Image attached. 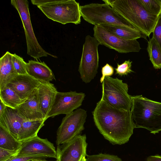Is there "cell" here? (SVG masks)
<instances>
[{"label": "cell", "instance_id": "cell-1", "mask_svg": "<svg viewBox=\"0 0 161 161\" xmlns=\"http://www.w3.org/2000/svg\"><path fill=\"white\" fill-rule=\"evenodd\" d=\"M92 114L99 132L113 145L128 142L136 128L131 110L114 108L102 99L97 103Z\"/></svg>", "mask_w": 161, "mask_h": 161}, {"label": "cell", "instance_id": "cell-2", "mask_svg": "<svg viewBox=\"0 0 161 161\" xmlns=\"http://www.w3.org/2000/svg\"><path fill=\"white\" fill-rule=\"evenodd\" d=\"M114 9L141 32L149 37L158 16L148 13L138 0H103Z\"/></svg>", "mask_w": 161, "mask_h": 161}, {"label": "cell", "instance_id": "cell-3", "mask_svg": "<svg viewBox=\"0 0 161 161\" xmlns=\"http://www.w3.org/2000/svg\"><path fill=\"white\" fill-rule=\"evenodd\" d=\"M131 110L136 128H142L154 134L161 131V103L142 95L132 96Z\"/></svg>", "mask_w": 161, "mask_h": 161}, {"label": "cell", "instance_id": "cell-4", "mask_svg": "<svg viewBox=\"0 0 161 161\" xmlns=\"http://www.w3.org/2000/svg\"><path fill=\"white\" fill-rule=\"evenodd\" d=\"M80 11L83 19L91 24L113 25L140 31L114 9L106 3H91L80 6Z\"/></svg>", "mask_w": 161, "mask_h": 161}, {"label": "cell", "instance_id": "cell-5", "mask_svg": "<svg viewBox=\"0 0 161 161\" xmlns=\"http://www.w3.org/2000/svg\"><path fill=\"white\" fill-rule=\"evenodd\" d=\"M79 3L75 0H51L37 6L49 19L62 24H80L81 15Z\"/></svg>", "mask_w": 161, "mask_h": 161}, {"label": "cell", "instance_id": "cell-6", "mask_svg": "<svg viewBox=\"0 0 161 161\" xmlns=\"http://www.w3.org/2000/svg\"><path fill=\"white\" fill-rule=\"evenodd\" d=\"M101 98L109 105L118 109L131 110V96L128 93L127 84L117 78L106 76L102 83Z\"/></svg>", "mask_w": 161, "mask_h": 161}, {"label": "cell", "instance_id": "cell-7", "mask_svg": "<svg viewBox=\"0 0 161 161\" xmlns=\"http://www.w3.org/2000/svg\"><path fill=\"white\" fill-rule=\"evenodd\" d=\"M11 4L19 13L25 34L27 54L36 59L48 55L57 57L47 52L39 44L34 34L29 11V2L27 0H11Z\"/></svg>", "mask_w": 161, "mask_h": 161}, {"label": "cell", "instance_id": "cell-8", "mask_svg": "<svg viewBox=\"0 0 161 161\" xmlns=\"http://www.w3.org/2000/svg\"><path fill=\"white\" fill-rule=\"evenodd\" d=\"M99 45L100 42L94 37L90 35L86 37L78 68L81 78L86 83L90 82L97 73Z\"/></svg>", "mask_w": 161, "mask_h": 161}, {"label": "cell", "instance_id": "cell-9", "mask_svg": "<svg viewBox=\"0 0 161 161\" xmlns=\"http://www.w3.org/2000/svg\"><path fill=\"white\" fill-rule=\"evenodd\" d=\"M87 116L86 111L81 108L66 115L57 131V145L67 142L79 135L84 129Z\"/></svg>", "mask_w": 161, "mask_h": 161}, {"label": "cell", "instance_id": "cell-10", "mask_svg": "<svg viewBox=\"0 0 161 161\" xmlns=\"http://www.w3.org/2000/svg\"><path fill=\"white\" fill-rule=\"evenodd\" d=\"M93 31L94 37L100 45L114 49L119 53L138 52L141 49L140 44L136 39L130 40L122 38L99 25H94Z\"/></svg>", "mask_w": 161, "mask_h": 161}, {"label": "cell", "instance_id": "cell-11", "mask_svg": "<svg viewBox=\"0 0 161 161\" xmlns=\"http://www.w3.org/2000/svg\"><path fill=\"white\" fill-rule=\"evenodd\" d=\"M85 96L84 93L76 91L57 92L47 118L71 113L81 105Z\"/></svg>", "mask_w": 161, "mask_h": 161}, {"label": "cell", "instance_id": "cell-12", "mask_svg": "<svg viewBox=\"0 0 161 161\" xmlns=\"http://www.w3.org/2000/svg\"><path fill=\"white\" fill-rule=\"evenodd\" d=\"M87 144L86 135H79L70 141L57 146L58 161H80L86 156Z\"/></svg>", "mask_w": 161, "mask_h": 161}, {"label": "cell", "instance_id": "cell-13", "mask_svg": "<svg viewBox=\"0 0 161 161\" xmlns=\"http://www.w3.org/2000/svg\"><path fill=\"white\" fill-rule=\"evenodd\" d=\"M17 154H40L57 158L53 144L47 139L41 138L38 136L22 142Z\"/></svg>", "mask_w": 161, "mask_h": 161}, {"label": "cell", "instance_id": "cell-14", "mask_svg": "<svg viewBox=\"0 0 161 161\" xmlns=\"http://www.w3.org/2000/svg\"><path fill=\"white\" fill-rule=\"evenodd\" d=\"M41 82L28 74L17 75L5 86L11 89L22 100L25 101L37 88Z\"/></svg>", "mask_w": 161, "mask_h": 161}, {"label": "cell", "instance_id": "cell-15", "mask_svg": "<svg viewBox=\"0 0 161 161\" xmlns=\"http://www.w3.org/2000/svg\"><path fill=\"white\" fill-rule=\"evenodd\" d=\"M37 89L40 108L46 120L58 91L50 82H41Z\"/></svg>", "mask_w": 161, "mask_h": 161}, {"label": "cell", "instance_id": "cell-16", "mask_svg": "<svg viewBox=\"0 0 161 161\" xmlns=\"http://www.w3.org/2000/svg\"><path fill=\"white\" fill-rule=\"evenodd\" d=\"M16 109L25 120L45 119L40 108L37 89Z\"/></svg>", "mask_w": 161, "mask_h": 161}, {"label": "cell", "instance_id": "cell-17", "mask_svg": "<svg viewBox=\"0 0 161 161\" xmlns=\"http://www.w3.org/2000/svg\"><path fill=\"white\" fill-rule=\"evenodd\" d=\"M25 120L17 109L6 106L3 115L0 117V126L18 140L20 130Z\"/></svg>", "mask_w": 161, "mask_h": 161}, {"label": "cell", "instance_id": "cell-18", "mask_svg": "<svg viewBox=\"0 0 161 161\" xmlns=\"http://www.w3.org/2000/svg\"><path fill=\"white\" fill-rule=\"evenodd\" d=\"M27 74L40 82H50L55 79L51 69L44 62L29 60L26 64Z\"/></svg>", "mask_w": 161, "mask_h": 161}, {"label": "cell", "instance_id": "cell-19", "mask_svg": "<svg viewBox=\"0 0 161 161\" xmlns=\"http://www.w3.org/2000/svg\"><path fill=\"white\" fill-rule=\"evenodd\" d=\"M17 75L13 65L12 54L7 51L0 59V89Z\"/></svg>", "mask_w": 161, "mask_h": 161}, {"label": "cell", "instance_id": "cell-20", "mask_svg": "<svg viewBox=\"0 0 161 161\" xmlns=\"http://www.w3.org/2000/svg\"><path fill=\"white\" fill-rule=\"evenodd\" d=\"M45 119L25 120L20 130L18 140L23 142L37 136L40 130L44 125Z\"/></svg>", "mask_w": 161, "mask_h": 161}, {"label": "cell", "instance_id": "cell-21", "mask_svg": "<svg viewBox=\"0 0 161 161\" xmlns=\"http://www.w3.org/2000/svg\"><path fill=\"white\" fill-rule=\"evenodd\" d=\"M99 25L113 34L123 39L132 40L143 38L147 40V36L138 31L106 24Z\"/></svg>", "mask_w": 161, "mask_h": 161}, {"label": "cell", "instance_id": "cell-22", "mask_svg": "<svg viewBox=\"0 0 161 161\" xmlns=\"http://www.w3.org/2000/svg\"><path fill=\"white\" fill-rule=\"evenodd\" d=\"M22 143L8 131L0 126V148L19 152Z\"/></svg>", "mask_w": 161, "mask_h": 161}, {"label": "cell", "instance_id": "cell-23", "mask_svg": "<svg viewBox=\"0 0 161 161\" xmlns=\"http://www.w3.org/2000/svg\"><path fill=\"white\" fill-rule=\"evenodd\" d=\"M0 99L6 106L14 109H16L25 101L22 100L14 90L7 86L0 89Z\"/></svg>", "mask_w": 161, "mask_h": 161}, {"label": "cell", "instance_id": "cell-24", "mask_svg": "<svg viewBox=\"0 0 161 161\" xmlns=\"http://www.w3.org/2000/svg\"><path fill=\"white\" fill-rule=\"evenodd\" d=\"M147 50L149 59L156 69L161 68V49L157 41L152 37L148 42Z\"/></svg>", "mask_w": 161, "mask_h": 161}, {"label": "cell", "instance_id": "cell-25", "mask_svg": "<svg viewBox=\"0 0 161 161\" xmlns=\"http://www.w3.org/2000/svg\"><path fill=\"white\" fill-rule=\"evenodd\" d=\"M149 13L158 16L161 12V3L159 0H138Z\"/></svg>", "mask_w": 161, "mask_h": 161}, {"label": "cell", "instance_id": "cell-26", "mask_svg": "<svg viewBox=\"0 0 161 161\" xmlns=\"http://www.w3.org/2000/svg\"><path fill=\"white\" fill-rule=\"evenodd\" d=\"M12 61L14 69L18 75L28 74L26 69V64L21 57L15 53L12 54Z\"/></svg>", "mask_w": 161, "mask_h": 161}, {"label": "cell", "instance_id": "cell-27", "mask_svg": "<svg viewBox=\"0 0 161 161\" xmlns=\"http://www.w3.org/2000/svg\"><path fill=\"white\" fill-rule=\"evenodd\" d=\"M86 161H122L117 156L106 153L89 155H86Z\"/></svg>", "mask_w": 161, "mask_h": 161}, {"label": "cell", "instance_id": "cell-28", "mask_svg": "<svg viewBox=\"0 0 161 161\" xmlns=\"http://www.w3.org/2000/svg\"><path fill=\"white\" fill-rule=\"evenodd\" d=\"M48 156L36 154H17L6 161H30L34 159H45Z\"/></svg>", "mask_w": 161, "mask_h": 161}, {"label": "cell", "instance_id": "cell-29", "mask_svg": "<svg viewBox=\"0 0 161 161\" xmlns=\"http://www.w3.org/2000/svg\"><path fill=\"white\" fill-rule=\"evenodd\" d=\"M132 63V61H130V60H125L120 64H117V67L115 69V74L119 76H122L134 72L131 69Z\"/></svg>", "mask_w": 161, "mask_h": 161}, {"label": "cell", "instance_id": "cell-30", "mask_svg": "<svg viewBox=\"0 0 161 161\" xmlns=\"http://www.w3.org/2000/svg\"><path fill=\"white\" fill-rule=\"evenodd\" d=\"M152 33L153 37L157 41L161 49V12L158 15Z\"/></svg>", "mask_w": 161, "mask_h": 161}, {"label": "cell", "instance_id": "cell-31", "mask_svg": "<svg viewBox=\"0 0 161 161\" xmlns=\"http://www.w3.org/2000/svg\"><path fill=\"white\" fill-rule=\"evenodd\" d=\"M18 152L0 148V161H6L16 155Z\"/></svg>", "mask_w": 161, "mask_h": 161}, {"label": "cell", "instance_id": "cell-32", "mask_svg": "<svg viewBox=\"0 0 161 161\" xmlns=\"http://www.w3.org/2000/svg\"><path fill=\"white\" fill-rule=\"evenodd\" d=\"M102 76L100 79L101 83L103 82L106 76H110L113 75L114 72V68L108 64L102 67Z\"/></svg>", "mask_w": 161, "mask_h": 161}, {"label": "cell", "instance_id": "cell-33", "mask_svg": "<svg viewBox=\"0 0 161 161\" xmlns=\"http://www.w3.org/2000/svg\"><path fill=\"white\" fill-rule=\"evenodd\" d=\"M146 161H161V155L150 156L147 158Z\"/></svg>", "mask_w": 161, "mask_h": 161}, {"label": "cell", "instance_id": "cell-34", "mask_svg": "<svg viewBox=\"0 0 161 161\" xmlns=\"http://www.w3.org/2000/svg\"><path fill=\"white\" fill-rule=\"evenodd\" d=\"M6 106L4 103L0 101V117H1L3 115Z\"/></svg>", "mask_w": 161, "mask_h": 161}, {"label": "cell", "instance_id": "cell-35", "mask_svg": "<svg viewBox=\"0 0 161 161\" xmlns=\"http://www.w3.org/2000/svg\"><path fill=\"white\" fill-rule=\"evenodd\" d=\"M32 161H58L56 159L55 161H50L46 160L45 159H34L31 160Z\"/></svg>", "mask_w": 161, "mask_h": 161}, {"label": "cell", "instance_id": "cell-36", "mask_svg": "<svg viewBox=\"0 0 161 161\" xmlns=\"http://www.w3.org/2000/svg\"><path fill=\"white\" fill-rule=\"evenodd\" d=\"M80 161H86V157H83L80 160Z\"/></svg>", "mask_w": 161, "mask_h": 161}, {"label": "cell", "instance_id": "cell-37", "mask_svg": "<svg viewBox=\"0 0 161 161\" xmlns=\"http://www.w3.org/2000/svg\"><path fill=\"white\" fill-rule=\"evenodd\" d=\"M160 0V3H161V0Z\"/></svg>", "mask_w": 161, "mask_h": 161}]
</instances>
